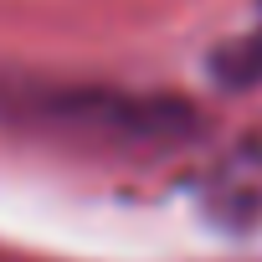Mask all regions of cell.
<instances>
[{"label": "cell", "mask_w": 262, "mask_h": 262, "mask_svg": "<svg viewBox=\"0 0 262 262\" xmlns=\"http://www.w3.org/2000/svg\"><path fill=\"white\" fill-rule=\"evenodd\" d=\"M21 108L36 118V123H57V128H72V134H108L113 144L118 139H170L190 123V113L170 98H123V93H103V88H82V93H67V88H47L36 93L31 103L21 98Z\"/></svg>", "instance_id": "6da1fadb"}, {"label": "cell", "mask_w": 262, "mask_h": 262, "mask_svg": "<svg viewBox=\"0 0 262 262\" xmlns=\"http://www.w3.org/2000/svg\"><path fill=\"white\" fill-rule=\"evenodd\" d=\"M216 82L221 88H257L262 82V0H257V16L242 26V36H231L216 52Z\"/></svg>", "instance_id": "7a4b0ae2"}]
</instances>
